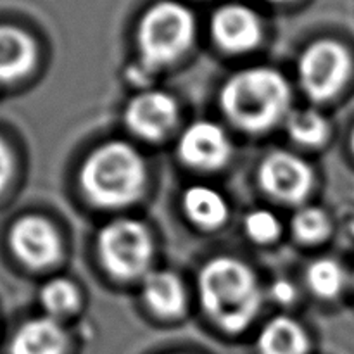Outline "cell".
Wrapping results in <instances>:
<instances>
[{
    "label": "cell",
    "instance_id": "6",
    "mask_svg": "<svg viewBox=\"0 0 354 354\" xmlns=\"http://www.w3.org/2000/svg\"><path fill=\"white\" fill-rule=\"evenodd\" d=\"M299 82L310 99L328 100L344 86L351 73V57L341 44L320 40L301 54Z\"/></svg>",
    "mask_w": 354,
    "mask_h": 354
},
{
    "label": "cell",
    "instance_id": "20",
    "mask_svg": "<svg viewBox=\"0 0 354 354\" xmlns=\"http://www.w3.org/2000/svg\"><path fill=\"white\" fill-rule=\"evenodd\" d=\"M292 234L301 242H320L330 232V221L325 211L318 207H303L292 218Z\"/></svg>",
    "mask_w": 354,
    "mask_h": 354
},
{
    "label": "cell",
    "instance_id": "4",
    "mask_svg": "<svg viewBox=\"0 0 354 354\" xmlns=\"http://www.w3.org/2000/svg\"><path fill=\"white\" fill-rule=\"evenodd\" d=\"M196 35L192 12L182 3L159 2L142 17L138 47L147 66H166L187 52Z\"/></svg>",
    "mask_w": 354,
    "mask_h": 354
},
{
    "label": "cell",
    "instance_id": "9",
    "mask_svg": "<svg viewBox=\"0 0 354 354\" xmlns=\"http://www.w3.org/2000/svg\"><path fill=\"white\" fill-rule=\"evenodd\" d=\"M176 102L171 95L158 90L138 93L128 102L124 121L128 128L145 140H159L175 127Z\"/></svg>",
    "mask_w": 354,
    "mask_h": 354
},
{
    "label": "cell",
    "instance_id": "8",
    "mask_svg": "<svg viewBox=\"0 0 354 354\" xmlns=\"http://www.w3.org/2000/svg\"><path fill=\"white\" fill-rule=\"evenodd\" d=\"M14 254L26 266L45 268L61 256V239L47 220L26 216L17 221L9 235Z\"/></svg>",
    "mask_w": 354,
    "mask_h": 354
},
{
    "label": "cell",
    "instance_id": "19",
    "mask_svg": "<svg viewBox=\"0 0 354 354\" xmlns=\"http://www.w3.org/2000/svg\"><path fill=\"white\" fill-rule=\"evenodd\" d=\"M40 301L50 317L69 315L78 308L80 292L73 282L66 279H54L45 283L40 292Z\"/></svg>",
    "mask_w": 354,
    "mask_h": 354
},
{
    "label": "cell",
    "instance_id": "21",
    "mask_svg": "<svg viewBox=\"0 0 354 354\" xmlns=\"http://www.w3.org/2000/svg\"><path fill=\"white\" fill-rule=\"evenodd\" d=\"M248 237L256 244H270L280 234V221L272 211L258 209L248 214L244 221Z\"/></svg>",
    "mask_w": 354,
    "mask_h": 354
},
{
    "label": "cell",
    "instance_id": "25",
    "mask_svg": "<svg viewBox=\"0 0 354 354\" xmlns=\"http://www.w3.org/2000/svg\"><path fill=\"white\" fill-rule=\"evenodd\" d=\"M351 142H353V151H354V133H353V140Z\"/></svg>",
    "mask_w": 354,
    "mask_h": 354
},
{
    "label": "cell",
    "instance_id": "12",
    "mask_svg": "<svg viewBox=\"0 0 354 354\" xmlns=\"http://www.w3.org/2000/svg\"><path fill=\"white\" fill-rule=\"evenodd\" d=\"M66 334L50 317L26 322L10 342V354H62Z\"/></svg>",
    "mask_w": 354,
    "mask_h": 354
},
{
    "label": "cell",
    "instance_id": "17",
    "mask_svg": "<svg viewBox=\"0 0 354 354\" xmlns=\"http://www.w3.org/2000/svg\"><path fill=\"white\" fill-rule=\"evenodd\" d=\"M287 131L301 145H322L328 137V123L313 109L294 111L287 116Z\"/></svg>",
    "mask_w": 354,
    "mask_h": 354
},
{
    "label": "cell",
    "instance_id": "7",
    "mask_svg": "<svg viewBox=\"0 0 354 354\" xmlns=\"http://www.w3.org/2000/svg\"><path fill=\"white\" fill-rule=\"evenodd\" d=\"M258 178L266 194L283 203H299L313 185V171L308 162L283 151L266 156L259 166Z\"/></svg>",
    "mask_w": 354,
    "mask_h": 354
},
{
    "label": "cell",
    "instance_id": "16",
    "mask_svg": "<svg viewBox=\"0 0 354 354\" xmlns=\"http://www.w3.org/2000/svg\"><path fill=\"white\" fill-rule=\"evenodd\" d=\"M183 209L194 223L203 228H218L228 218L227 201L206 185H194L183 194Z\"/></svg>",
    "mask_w": 354,
    "mask_h": 354
},
{
    "label": "cell",
    "instance_id": "2",
    "mask_svg": "<svg viewBox=\"0 0 354 354\" xmlns=\"http://www.w3.org/2000/svg\"><path fill=\"white\" fill-rule=\"evenodd\" d=\"M220 102L235 127L245 131H263L287 116L290 88L275 69L251 68L225 83Z\"/></svg>",
    "mask_w": 354,
    "mask_h": 354
},
{
    "label": "cell",
    "instance_id": "5",
    "mask_svg": "<svg viewBox=\"0 0 354 354\" xmlns=\"http://www.w3.org/2000/svg\"><path fill=\"white\" fill-rule=\"evenodd\" d=\"M97 245L102 265L111 275L121 280L144 275L154 251L147 228L128 218L106 225L100 230Z\"/></svg>",
    "mask_w": 354,
    "mask_h": 354
},
{
    "label": "cell",
    "instance_id": "3",
    "mask_svg": "<svg viewBox=\"0 0 354 354\" xmlns=\"http://www.w3.org/2000/svg\"><path fill=\"white\" fill-rule=\"evenodd\" d=\"M80 182L97 206L123 207L144 192L145 165L133 147L124 142H109L86 158Z\"/></svg>",
    "mask_w": 354,
    "mask_h": 354
},
{
    "label": "cell",
    "instance_id": "23",
    "mask_svg": "<svg viewBox=\"0 0 354 354\" xmlns=\"http://www.w3.org/2000/svg\"><path fill=\"white\" fill-rule=\"evenodd\" d=\"M273 297H275L279 303L287 304L296 297V290H294L292 283L286 282V280H279V282L273 286Z\"/></svg>",
    "mask_w": 354,
    "mask_h": 354
},
{
    "label": "cell",
    "instance_id": "22",
    "mask_svg": "<svg viewBox=\"0 0 354 354\" xmlns=\"http://www.w3.org/2000/svg\"><path fill=\"white\" fill-rule=\"evenodd\" d=\"M10 173H12V156H10L6 142L0 138V192H2L3 187L9 182Z\"/></svg>",
    "mask_w": 354,
    "mask_h": 354
},
{
    "label": "cell",
    "instance_id": "18",
    "mask_svg": "<svg viewBox=\"0 0 354 354\" xmlns=\"http://www.w3.org/2000/svg\"><path fill=\"white\" fill-rule=\"evenodd\" d=\"M306 282L318 297H334L346 283V272L334 259H317L306 270Z\"/></svg>",
    "mask_w": 354,
    "mask_h": 354
},
{
    "label": "cell",
    "instance_id": "14",
    "mask_svg": "<svg viewBox=\"0 0 354 354\" xmlns=\"http://www.w3.org/2000/svg\"><path fill=\"white\" fill-rule=\"evenodd\" d=\"M310 341L296 320L277 317L263 327L258 337L259 354H306Z\"/></svg>",
    "mask_w": 354,
    "mask_h": 354
},
{
    "label": "cell",
    "instance_id": "24",
    "mask_svg": "<svg viewBox=\"0 0 354 354\" xmlns=\"http://www.w3.org/2000/svg\"><path fill=\"white\" fill-rule=\"evenodd\" d=\"M273 2H287V0H273Z\"/></svg>",
    "mask_w": 354,
    "mask_h": 354
},
{
    "label": "cell",
    "instance_id": "1",
    "mask_svg": "<svg viewBox=\"0 0 354 354\" xmlns=\"http://www.w3.org/2000/svg\"><path fill=\"white\" fill-rule=\"evenodd\" d=\"M199 290L204 311L227 332L248 328L261 306L254 273L235 258L211 259L199 275Z\"/></svg>",
    "mask_w": 354,
    "mask_h": 354
},
{
    "label": "cell",
    "instance_id": "11",
    "mask_svg": "<svg viewBox=\"0 0 354 354\" xmlns=\"http://www.w3.org/2000/svg\"><path fill=\"white\" fill-rule=\"evenodd\" d=\"M211 33L216 44L228 52H245L261 38L259 17L249 7L227 3L213 14Z\"/></svg>",
    "mask_w": 354,
    "mask_h": 354
},
{
    "label": "cell",
    "instance_id": "10",
    "mask_svg": "<svg viewBox=\"0 0 354 354\" xmlns=\"http://www.w3.org/2000/svg\"><path fill=\"white\" fill-rule=\"evenodd\" d=\"M232 152L227 133L211 121L190 124L178 140V154L185 165L197 169H218L228 161Z\"/></svg>",
    "mask_w": 354,
    "mask_h": 354
},
{
    "label": "cell",
    "instance_id": "13",
    "mask_svg": "<svg viewBox=\"0 0 354 354\" xmlns=\"http://www.w3.org/2000/svg\"><path fill=\"white\" fill-rule=\"evenodd\" d=\"M35 57L37 48L30 35L14 26H0V83L26 75Z\"/></svg>",
    "mask_w": 354,
    "mask_h": 354
},
{
    "label": "cell",
    "instance_id": "15",
    "mask_svg": "<svg viewBox=\"0 0 354 354\" xmlns=\"http://www.w3.org/2000/svg\"><path fill=\"white\" fill-rule=\"evenodd\" d=\"M144 299L161 317H176L185 308V289L173 273L152 272L144 279Z\"/></svg>",
    "mask_w": 354,
    "mask_h": 354
}]
</instances>
